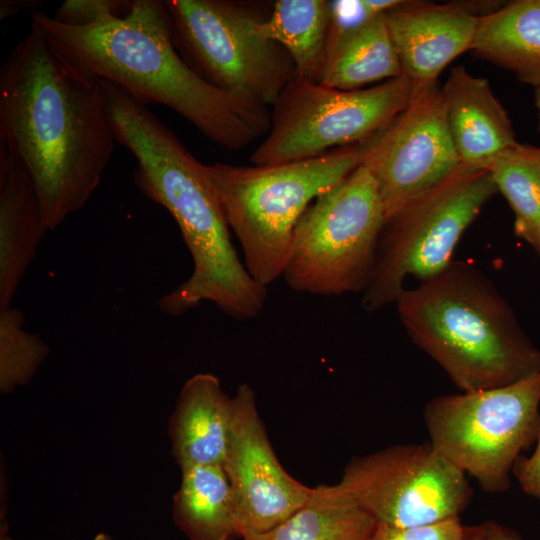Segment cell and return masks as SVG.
Masks as SVG:
<instances>
[{"label":"cell","mask_w":540,"mask_h":540,"mask_svg":"<svg viewBox=\"0 0 540 540\" xmlns=\"http://www.w3.org/2000/svg\"><path fill=\"white\" fill-rule=\"evenodd\" d=\"M0 540H15L9 532L7 518H0Z\"/></svg>","instance_id":"f546056e"},{"label":"cell","mask_w":540,"mask_h":540,"mask_svg":"<svg viewBox=\"0 0 540 540\" xmlns=\"http://www.w3.org/2000/svg\"><path fill=\"white\" fill-rule=\"evenodd\" d=\"M386 220L377 183L361 164L299 219L284 281L299 293H362Z\"/></svg>","instance_id":"8992f818"},{"label":"cell","mask_w":540,"mask_h":540,"mask_svg":"<svg viewBox=\"0 0 540 540\" xmlns=\"http://www.w3.org/2000/svg\"><path fill=\"white\" fill-rule=\"evenodd\" d=\"M133 3L134 0H66L52 18L64 25L87 27L126 16Z\"/></svg>","instance_id":"d4e9b609"},{"label":"cell","mask_w":540,"mask_h":540,"mask_svg":"<svg viewBox=\"0 0 540 540\" xmlns=\"http://www.w3.org/2000/svg\"><path fill=\"white\" fill-rule=\"evenodd\" d=\"M233 414V397L210 373H198L183 385L170 416L172 455L180 470L223 465Z\"/></svg>","instance_id":"e0dca14e"},{"label":"cell","mask_w":540,"mask_h":540,"mask_svg":"<svg viewBox=\"0 0 540 540\" xmlns=\"http://www.w3.org/2000/svg\"><path fill=\"white\" fill-rule=\"evenodd\" d=\"M413 94L414 84L404 74L356 90L294 77L271 106L270 130L250 162L263 166L305 160L363 143L403 112Z\"/></svg>","instance_id":"30bf717a"},{"label":"cell","mask_w":540,"mask_h":540,"mask_svg":"<svg viewBox=\"0 0 540 540\" xmlns=\"http://www.w3.org/2000/svg\"><path fill=\"white\" fill-rule=\"evenodd\" d=\"M172 517L189 540H234L242 537L236 500L223 465L181 470L172 500Z\"/></svg>","instance_id":"ac0fdd59"},{"label":"cell","mask_w":540,"mask_h":540,"mask_svg":"<svg viewBox=\"0 0 540 540\" xmlns=\"http://www.w3.org/2000/svg\"><path fill=\"white\" fill-rule=\"evenodd\" d=\"M461 527L460 518L413 527L377 523L368 540H458Z\"/></svg>","instance_id":"484cf974"},{"label":"cell","mask_w":540,"mask_h":540,"mask_svg":"<svg viewBox=\"0 0 540 540\" xmlns=\"http://www.w3.org/2000/svg\"><path fill=\"white\" fill-rule=\"evenodd\" d=\"M115 142L102 81L31 24L0 68V146L29 177L50 230L87 203Z\"/></svg>","instance_id":"6da1fadb"},{"label":"cell","mask_w":540,"mask_h":540,"mask_svg":"<svg viewBox=\"0 0 540 540\" xmlns=\"http://www.w3.org/2000/svg\"><path fill=\"white\" fill-rule=\"evenodd\" d=\"M24 314L10 306L0 309V392L8 394L28 384L49 354L36 334L24 329Z\"/></svg>","instance_id":"cb8c5ba5"},{"label":"cell","mask_w":540,"mask_h":540,"mask_svg":"<svg viewBox=\"0 0 540 540\" xmlns=\"http://www.w3.org/2000/svg\"><path fill=\"white\" fill-rule=\"evenodd\" d=\"M385 14L350 30H329L320 84L340 90H356L369 83L403 75Z\"/></svg>","instance_id":"ffe728a7"},{"label":"cell","mask_w":540,"mask_h":540,"mask_svg":"<svg viewBox=\"0 0 540 540\" xmlns=\"http://www.w3.org/2000/svg\"><path fill=\"white\" fill-rule=\"evenodd\" d=\"M174 45L215 87L271 107L296 77L287 52L259 30L267 18L253 4L229 0H166Z\"/></svg>","instance_id":"9c48e42d"},{"label":"cell","mask_w":540,"mask_h":540,"mask_svg":"<svg viewBox=\"0 0 540 540\" xmlns=\"http://www.w3.org/2000/svg\"><path fill=\"white\" fill-rule=\"evenodd\" d=\"M496 192L488 170L463 167L390 217L362 292V307L376 311L395 303L408 277L424 282L445 271L463 233Z\"/></svg>","instance_id":"ba28073f"},{"label":"cell","mask_w":540,"mask_h":540,"mask_svg":"<svg viewBox=\"0 0 540 540\" xmlns=\"http://www.w3.org/2000/svg\"><path fill=\"white\" fill-rule=\"evenodd\" d=\"M512 473L527 495L540 500V432L532 455L520 456Z\"/></svg>","instance_id":"4316f807"},{"label":"cell","mask_w":540,"mask_h":540,"mask_svg":"<svg viewBox=\"0 0 540 540\" xmlns=\"http://www.w3.org/2000/svg\"><path fill=\"white\" fill-rule=\"evenodd\" d=\"M411 340L461 392L515 383L540 371V349L494 285L462 262L405 289L395 302Z\"/></svg>","instance_id":"277c9868"},{"label":"cell","mask_w":540,"mask_h":540,"mask_svg":"<svg viewBox=\"0 0 540 540\" xmlns=\"http://www.w3.org/2000/svg\"><path fill=\"white\" fill-rule=\"evenodd\" d=\"M540 371L515 383L430 399L423 419L429 442L489 493L510 486L521 453L540 432Z\"/></svg>","instance_id":"52a82bcc"},{"label":"cell","mask_w":540,"mask_h":540,"mask_svg":"<svg viewBox=\"0 0 540 540\" xmlns=\"http://www.w3.org/2000/svg\"><path fill=\"white\" fill-rule=\"evenodd\" d=\"M42 5L38 4L37 1L30 0H2L0 2V19H6L27 9L35 12L37 10L34 9Z\"/></svg>","instance_id":"f1b7e54d"},{"label":"cell","mask_w":540,"mask_h":540,"mask_svg":"<svg viewBox=\"0 0 540 540\" xmlns=\"http://www.w3.org/2000/svg\"><path fill=\"white\" fill-rule=\"evenodd\" d=\"M102 87L116 141L137 161L135 184L171 214L193 260L190 277L158 300L159 309L181 316L211 302L236 320L258 316L267 287L251 277L238 256L206 165L147 105L113 83L103 81Z\"/></svg>","instance_id":"7a4b0ae2"},{"label":"cell","mask_w":540,"mask_h":540,"mask_svg":"<svg viewBox=\"0 0 540 540\" xmlns=\"http://www.w3.org/2000/svg\"><path fill=\"white\" fill-rule=\"evenodd\" d=\"M31 24L98 79L145 105L169 107L223 148H245L270 130L268 105L215 87L181 57L163 1L134 0L126 16L87 27L61 24L37 10Z\"/></svg>","instance_id":"3957f363"},{"label":"cell","mask_w":540,"mask_h":540,"mask_svg":"<svg viewBox=\"0 0 540 540\" xmlns=\"http://www.w3.org/2000/svg\"><path fill=\"white\" fill-rule=\"evenodd\" d=\"M441 89L448 131L461 164L488 170L517 142L507 112L488 80L470 74L463 66L451 69Z\"/></svg>","instance_id":"9a60e30c"},{"label":"cell","mask_w":540,"mask_h":540,"mask_svg":"<svg viewBox=\"0 0 540 540\" xmlns=\"http://www.w3.org/2000/svg\"><path fill=\"white\" fill-rule=\"evenodd\" d=\"M93 540H114L109 534L104 532L97 533Z\"/></svg>","instance_id":"1f68e13d"},{"label":"cell","mask_w":540,"mask_h":540,"mask_svg":"<svg viewBox=\"0 0 540 540\" xmlns=\"http://www.w3.org/2000/svg\"><path fill=\"white\" fill-rule=\"evenodd\" d=\"M49 230L29 177L0 146V309L12 306Z\"/></svg>","instance_id":"2e32d148"},{"label":"cell","mask_w":540,"mask_h":540,"mask_svg":"<svg viewBox=\"0 0 540 540\" xmlns=\"http://www.w3.org/2000/svg\"><path fill=\"white\" fill-rule=\"evenodd\" d=\"M364 153L363 142L275 165H206L245 267L256 282L268 287L282 277L299 219L317 197L362 164Z\"/></svg>","instance_id":"5b68a950"},{"label":"cell","mask_w":540,"mask_h":540,"mask_svg":"<svg viewBox=\"0 0 540 540\" xmlns=\"http://www.w3.org/2000/svg\"><path fill=\"white\" fill-rule=\"evenodd\" d=\"M337 486L377 523L413 527L458 519L473 490L429 441L355 456Z\"/></svg>","instance_id":"8fae6325"},{"label":"cell","mask_w":540,"mask_h":540,"mask_svg":"<svg viewBox=\"0 0 540 540\" xmlns=\"http://www.w3.org/2000/svg\"><path fill=\"white\" fill-rule=\"evenodd\" d=\"M537 252H538V253L540 254V246H539V249H538V251H537Z\"/></svg>","instance_id":"d6a6232c"},{"label":"cell","mask_w":540,"mask_h":540,"mask_svg":"<svg viewBox=\"0 0 540 540\" xmlns=\"http://www.w3.org/2000/svg\"><path fill=\"white\" fill-rule=\"evenodd\" d=\"M330 2L279 0L261 23V35L281 46L290 56L296 77L320 83L326 63Z\"/></svg>","instance_id":"44dd1931"},{"label":"cell","mask_w":540,"mask_h":540,"mask_svg":"<svg viewBox=\"0 0 540 540\" xmlns=\"http://www.w3.org/2000/svg\"><path fill=\"white\" fill-rule=\"evenodd\" d=\"M376 524L337 484H322L287 520L243 540H368Z\"/></svg>","instance_id":"7402d4cb"},{"label":"cell","mask_w":540,"mask_h":540,"mask_svg":"<svg viewBox=\"0 0 540 540\" xmlns=\"http://www.w3.org/2000/svg\"><path fill=\"white\" fill-rule=\"evenodd\" d=\"M488 171L514 213L516 235L538 251L540 148L516 142L495 159Z\"/></svg>","instance_id":"603a6c76"},{"label":"cell","mask_w":540,"mask_h":540,"mask_svg":"<svg viewBox=\"0 0 540 540\" xmlns=\"http://www.w3.org/2000/svg\"><path fill=\"white\" fill-rule=\"evenodd\" d=\"M480 16L471 4L411 1L385 14L403 74L414 87L436 84L453 59L471 50Z\"/></svg>","instance_id":"5bb4252c"},{"label":"cell","mask_w":540,"mask_h":540,"mask_svg":"<svg viewBox=\"0 0 540 540\" xmlns=\"http://www.w3.org/2000/svg\"><path fill=\"white\" fill-rule=\"evenodd\" d=\"M223 467L236 500L242 538L281 524L307 503L313 491L281 466L247 383L239 385L233 396Z\"/></svg>","instance_id":"4fadbf2b"},{"label":"cell","mask_w":540,"mask_h":540,"mask_svg":"<svg viewBox=\"0 0 540 540\" xmlns=\"http://www.w3.org/2000/svg\"><path fill=\"white\" fill-rule=\"evenodd\" d=\"M471 50L534 87L540 82V0H517L478 19Z\"/></svg>","instance_id":"d6986e66"},{"label":"cell","mask_w":540,"mask_h":540,"mask_svg":"<svg viewBox=\"0 0 540 540\" xmlns=\"http://www.w3.org/2000/svg\"><path fill=\"white\" fill-rule=\"evenodd\" d=\"M458 540H523V538L512 528L494 520H487L474 525L462 524Z\"/></svg>","instance_id":"83f0119b"},{"label":"cell","mask_w":540,"mask_h":540,"mask_svg":"<svg viewBox=\"0 0 540 540\" xmlns=\"http://www.w3.org/2000/svg\"><path fill=\"white\" fill-rule=\"evenodd\" d=\"M364 144L362 164L377 183L387 220L464 167L437 83L414 87L408 107Z\"/></svg>","instance_id":"7c38bea8"},{"label":"cell","mask_w":540,"mask_h":540,"mask_svg":"<svg viewBox=\"0 0 540 540\" xmlns=\"http://www.w3.org/2000/svg\"><path fill=\"white\" fill-rule=\"evenodd\" d=\"M535 106L538 113V130L540 132V82L535 86Z\"/></svg>","instance_id":"4dcf8cb0"}]
</instances>
